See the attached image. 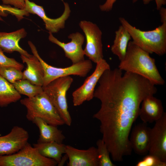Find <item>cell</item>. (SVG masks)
Returning <instances> with one entry per match:
<instances>
[{"mask_svg": "<svg viewBox=\"0 0 166 166\" xmlns=\"http://www.w3.org/2000/svg\"><path fill=\"white\" fill-rule=\"evenodd\" d=\"M12 84L21 95H25L28 97H32L43 91L42 86L33 84L27 79H22Z\"/></svg>", "mask_w": 166, "mask_h": 166, "instance_id": "obj_23", "label": "cell"}, {"mask_svg": "<svg viewBox=\"0 0 166 166\" xmlns=\"http://www.w3.org/2000/svg\"><path fill=\"white\" fill-rule=\"evenodd\" d=\"M150 129L147 123L143 122L135 125L132 128L129 141L132 150L139 155H146L148 153Z\"/></svg>", "mask_w": 166, "mask_h": 166, "instance_id": "obj_15", "label": "cell"}, {"mask_svg": "<svg viewBox=\"0 0 166 166\" xmlns=\"http://www.w3.org/2000/svg\"><path fill=\"white\" fill-rule=\"evenodd\" d=\"M29 134L22 127L15 126L8 134L0 136V155H9L21 149L28 142Z\"/></svg>", "mask_w": 166, "mask_h": 166, "instance_id": "obj_13", "label": "cell"}, {"mask_svg": "<svg viewBox=\"0 0 166 166\" xmlns=\"http://www.w3.org/2000/svg\"><path fill=\"white\" fill-rule=\"evenodd\" d=\"M38 128L40 134L37 142H55L63 143L65 137L57 126L49 124L42 119L36 118L32 121Z\"/></svg>", "mask_w": 166, "mask_h": 166, "instance_id": "obj_19", "label": "cell"}, {"mask_svg": "<svg viewBox=\"0 0 166 166\" xmlns=\"http://www.w3.org/2000/svg\"><path fill=\"white\" fill-rule=\"evenodd\" d=\"M164 113L161 101L151 95L142 101L139 117L143 122L151 123L159 119Z\"/></svg>", "mask_w": 166, "mask_h": 166, "instance_id": "obj_16", "label": "cell"}, {"mask_svg": "<svg viewBox=\"0 0 166 166\" xmlns=\"http://www.w3.org/2000/svg\"><path fill=\"white\" fill-rule=\"evenodd\" d=\"M0 21H3V20L1 18V16H0Z\"/></svg>", "mask_w": 166, "mask_h": 166, "instance_id": "obj_35", "label": "cell"}, {"mask_svg": "<svg viewBox=\"0 0 166 166\" xmlns=\"http://www.w3.org/2000/svg\"><path fill=\"white\" fill-rule=\"evenodd\" d=\"M0 65L13 67L21 71L24 68V65L18 62L13 58H9L6 56L0 47Z\"/></svg>", "mask_w": 166, "mask_h": 166, "instance_id": "obj_27", "label": "cell"}, {"mask_svg": "<svg viewBox=\"0 0 166 166\" xmlns=\"http://www.w3.org/2000/svg\"><path fill=\"white\" fill-rule=\"evenodd\" d=\"M68 159V157L67 155L65 154L63 157L62 156L61 160L60 162L57 164L59 166H62L64 165L65 161Z\"/></svg>", "mask_w": 166, "mask_h": 166, "instance_id": "obj_33", "label": "cell"}, {"mask_svg": "<svg viewBox=\"0 0 166 166\" xmlns=\"http://www.w3.org/2000/svg\"><path fill=\"white\" fill-rule=\"evenodd\" d=\"M3 4L14 6L15 8L24 9L25 7V0H1Z\"/></svg>", "mask_w": 166, "mask_h": 166, "instance_id": "obj_29", "label": "cell"}, {"mask_svg": "<svg viewBox=\"0 0 166 166\" xmlns=\"http://www.w3.org/2000/svg\"><path fill=\"white\" fill-rule=\"evenodd\" d=\"M21 58L27 67L23 72V79L29 81L32 84L42 86L44 71L42 66L38 58L33 55L27 57L21 55Z\"/></svg>", "mask_w": 166, "mask_h": 166, "instance_id": "obj_18", "label": "cell"}, {"mask_svg": "<svg viewBox=\"0 0 166 166\" xmlns=\"http://www.w3.org/2000/svg\"><path fill=\"white\" fill-rule=\"evenodd\" d=\"M64 10L59 18L53 19L46 14L42 6L38 5L29 0H25L24 10L29 14H35L41 18L45 23L46 29L52 33H57L65 27V21L70 16L71 10L68 3L63 2Z\"/></svg>", "mask_w": 166, "mask_h": 166, "instance_id": "obj_11", "label": "cell"}, {"mask_svg": "<svg viewBox=\"0 0 166 166\" xmlns=\"http://www.w3.org/2000/svg\"><path fill=\"white\" fill-rule=\"evenodd\" d=\"M150 129V144L149 154L155 156L166 162V113L155 121Z\"/></svg>", "mask_w": 166, "mask_h": 166, "instance_id": "obj_10", "label": "cell"}, {"mask_svg": "<svg viewBox=\"0 0 166 166\" xmlns=\"http://www.w3.org/2000/svg\"><path fill=\"white\" fill-rule=\"evenodd\" d=\"M152 0H143V1L144 4H147ZM155 1L156 3V8L158 10H159L163 5L166 4L161 0H155Z\"/></svg>", "mask_w": 166, "mask_h": 166, "instance_id": "obj_31", "label": "cell"}, {"mask_svg": "<svg viewBox=\"0 0 166 166\" xmlns=\"http://www.w3.org/2000/svg\"><path fill=\"white\" fill-rule=\"evenodd\" d=\"M54 160L41 155L28 142L18 152L9 155H0V166H55Z\"/></svg>", "mask_w": 166, "mask_h": 166, "instance_id": "obj_7", "label": "cell"}, {"mask_svg": "<svg viewBox=\"0 0 166 166\" xmlns=\"http://www.w3.org/2000/svg\"><path fill=\"white\" fill-rule=\"evenodd\" d=\"M110 68L109 65L104 58L96 63L93 72L87 78L81 86L73 93V102L74 106H79L94 98L95 87L99 79L104 71Z\"/></svg>", "mask_w": 166, "mask_h": 166, "instance_id": "obj_9", "label": "cell"}, {"mask_svg": "<svg viewBox=\"0 0 166 166\" xmlns=\"http://www.w3.org/2000/svg\"><path fill=\"white\" fill-rule=\"evenodd\" d=\"M131 39L128 32L121 25L115 31V39L111 49L112 53L117 57L120 61L124 57L128 43Z\"/></svg>", "mask_w": 166, "mask_h": 166, "instance_id": "obj_21", "label": "cell"}, {"mask_svg": "<svg viewBox=\"0 0 166 166\" xmlns=\"http://www.w3.org/2000/svg\"><path fill=\"white\" fill-rule=\"evenodd\" d=\"M73 81L70 76H67L55 79L42 86L65 124L69 126L72 120L68 110L66 93Z\"/></svg>", "mask_w": 166, "mask_h": 166, "instance_id": "obj_5", "label": "cell"}, {"mask_svg": "<svg viewBox=\"0 0 166 166\" xmlns=\"http://www.w3.org/2000/svg\"><path fill=\"white\" fill-rule=\"evenodd\" d=\"M163 2H164L165 3H166V0H161Z\"/></svg>", "mask_w": 166, "mask_h": 166, "instance_id": "obj_34", "label": "cell"}, {"mask_svg": "<svg viewBox=\"0 0 166 166\" xmlns=\"http://www.w3.org/2000/svg\"><path fill=\"white\" fill-rule=\"evenodd\" d=\"M20 102L26 109V117L29 121H32L38 118L56 126L65 124L49 97L43 91L32 97L22 99Z\"/></svg>", "mask_w": 166, "mask_h": 166, "instance_id": "obj_4", "label": "cell"}, {"mask_svg": "<svg viewBox=\"0 0 166 166\" xmlns=\"http://www.w3.org/2000/svg\"><path fill=\"white\" fill-rule=\"evenodd\" d=\"M119 20L135 45L149 54L155 53L162 56L166 53V22L162 23L154 30L146 31L133 26L123 18H120Z\"/></svg>", "mask_w": 166, "mask_h": 166, "instance_id": "obj_3", "label": "cell"}, {"mask_svg": "<svg viewBox=\"0 0 166 166\" xmlns=\"http://www.w3.org/2000/svg\"><path fill=\"white\" fill-rule=\"evenodd\" d=\"M136 166H166V162L161 161L152 155H146L142 160L138 161Z\"/></svg>", "mask_w": 166, "mask_h": 166, "instance_id": "obj_26", "label": "cell"}, {"mask_svg": "<svg viewBox=\"0 0 166 166\" xmlns=\"http://www.w3.org/2000/svg\"><path fill=\"white\" fill-rule=\"evenodd\" d=\"M26 34L24 28L9 33L0 32V47L3 51L8 53L17 51L21 55L30 57L33 55L22 48L19 43L20 39L25 37Z\"/></svg>", "mask_w": 166, "mask_h": 166, "instance_id": "obj_17", "label": "cell"}, {"mask_svg": "<svg viewBox=\"0 0 166 166\" xmlns=\"http://www.w3.org/2000/svg\"><path fill=\"white\" fill-rule=\"evenodd\" d=\"M98 166H115L111 161L110 152L106 144L102 139L98 140L96 142Z\"/></svg>", "mask_w": 166, "mask_h": 166, "instance_id": "obj_24", "label": "cell"}, {"mask_svg": "<svg viewBox=\"0 0 166 166\" xmlns=\"http://www.w3.org/2000/svg\"><path fill=\"white\" fill-rule=\"evenodd\" d=\"M138 0H133L135 2ZM117 0H106L105 2L99 6L100 9L101 11L108 12L112 9L113 4Z\"/></svg>", "mask_w": 166, "mask_h": 166, "instance_id": "obj_30", "label": "cell"}, {"mask_svg": "<svg viewBox=\"0 0 166 166\" xmlns=\"http://www.w3.org/2000/svg\"><path fill=\"white\" fill-rule=\"evenodd\" d=\"M28 45L33 54L36 56L41 63L44 71L42 86H46L53 80L59 77L76 75L80 77L86 76L92 68L91 61L84 60L77 63L72 64L65 68H57L50 65L45 62L39 55L34 45L30 41Z\"/></svg>", "mask_w": 166, "mask_h": 166, "instance_id": "obj_6", "label": "cell"}, {"mask_svg": "<svg viewBox=\"0 0 166 166\" xmlns=\"http://www.w3.org/2000/svg\"><path fill=\"white\" fill-rule=\"evenodd\" d=\"M0 75L11 84L23 78L22 71L11 66L0 65Z\"/></svg>", "mask_w": 166, "mask_h": 166, "instance_id": "obj_25", "label": "cell"}, {"mask_svg": "<svg viewBox=\"0 0 166 166\" xmlns=\"http://www.w3.org/2000/svg\"><path fill=\"white\" fill-rule=\"evenodd\" d=\"M65 154L69 160L67 166H98L97 149L94 147L81 150L66 145Z\"/></svg>", "mask_w": 166, "mask_h": 166, "instance_id": "obj_14", "label": "cell"}, {"mask_svg": "<svg viewBox=\"0 0 166 166\" xmlns=\"http://www.w3.org/2000/svg\"><path fill=\"white\" fill-rule=\"evenodd\" d=\"M49 41L61 47L64 51L65 57L71 61L73 64L85 60V54L82 48L85 38L81 34L78 32L71 34L68 38L71 41L65 43L58 40L51 32H49Z\"/></svg>", "mask_w": 166, "mask_h": 166, "instance_id": "obj_12", "label": "cell"}, {"mask_svg": "<svg viewBox=\"0 0 166 166\" xmlns=\"http://www.w3.org/2000/svg\"><path fill=\"white\" fill-rule=\"evenodd\" d=\"M79 25L86 37L85 55L96 64L103 59L102 32L96 24L90 21H81Z\"/></svg>", "mask_w": 166, "mask_h": 166, "instance_id": "obj_8", "label": "cell"}, {"mask_svg": "<svg viewBox=\"0 0 166 166\" xmlns=\"http://www.w3.org/2000/svg\"><path fill=\"white\" fill-rule=\"evenodd\" d=\"M122 71L118 68L105 70L94 93L101 106L93 117L100 122L102 139L116 162L131 155L129 136L141 103L157 91L155 85L147 79L128 72L123 75Z\"/></svg>", "mask_w": 166, "mask_h": 166, "instance_id": "obj_1", "label": "cell"}, {"mask_svg": "<svg viewBox=\"0 0 166 166\" xmlns=\"http://www.w3.org/2000/svg\"><path fill=\"white\" fill-rule=\"evenodd\" d=\"M161 21L162 23L166 22V9L161 7L159 9Z\"/></svg>", "mask_w": 166, "mask_h": 166, "instance_id": "obj_32", "label": "cell"}, {"mask_svg": "<svg viewBox=\"0 0 166 166\" xmlns=\"http://www.w3.org/2000/svg\"><path fill=\"white\" fill-rule=\"evenodd\" d=\"M149 53L129 41L124 58L118 68L122 71L140 75L155 85H163L165 81L160 74L155 59Z\"/></svg>", "mask_w": 166, "mask_h": 166, "instance_id": "obj_2", "label": "cell"}, {"mask_svg": "<svg viewBox=\"0 0 166 166\" xmlns=\"http://www.w3.org/2000/svg\"><path fill=\"white\" fill-rule=\"evenodd\" d=\"M39 153L45 157L52 159L59 164L65 154L66 145L55 142H38L33 144Z\"/></svg>", "mask_w": 166, "mask_h": 166, "instance_id": "obj_20", "label": "cell"}, {"mask_svg": "<svg viewBox=\"0 0 166 166\" xmlns=\"http://www.w3.org/2000/svg\"><path fill=\"white\" fill-rule=\"evenodd\" d=\"M8 13L16 16L18 14V10L15 7H12L6 5H0V16L6 17Z\"/></svg>", "mask_w": 166, "mask_h": 166, "instance_id": "obj_28", "label": "cell"}, {"mask_svg": "<svg viewBox=\"0 0 166 166\" xmlns=\"http://www.w3.org/2000/svg\"><path fill=\"white\" fill-rule=\"evenodd\" d=\"M21 95L12 84L0 75V106L5 107L20 100Z\"/></svg>", "mask_w": 166, "mask_h": 166, "instance_id": "obj_22", "label": "cell"}]
</instances>
